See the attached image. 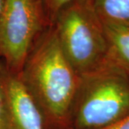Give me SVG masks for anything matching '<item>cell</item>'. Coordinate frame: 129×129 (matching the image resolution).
I'll return each mask as SVG.
<instances>
[{
    "instance_id": "7a4b0ae2",
    "label": "cell",
    "mask_w": 129,
    "mask_h": 129,
    "mask_svg": "<svg viewBox=\"0 0 129 129\" xmlns=\"http://www.w3.org/2000/svg\"><path fill=\"white\" fill-rule=\"evenodd\" d=\"M129 113V73L109 55L81 76L70 129H99Z\"/></svg>"
},
{
    "instance_id": "277c9868",
    "label": "cell",
    "mask_w": 129,
    "mask_h": 129,
    "mask_svg": "<svg viewBox=\"0 0 129 129\" xmlns=\"http://www.w3.org/2000/svg\"><path fill=\"white\" fill-rule=\"evenodd\" d=\"M51 25L44 0H3L0 65L20 78L34 41Z\"/></svg>"
},
{
    "instance_id": "9c48e42d",
    "label": "cell",
    "mask_w": 129,
    "mask_h": 129,
    "mask_svg": "<svg viewBox=\"0 0 129 129\" xmlns=\"http://www.w3.org/2000/svg\"><path fill=\"white\" fill-rule=\"evenodd\" d=\"M99 129H129V113L112 124Z\"/></svg>"
},
{
    "instance_id": "30bf717a",
    "label": "cell",
    "mask_w": 129,
    "mask_h": 129,
    "mask_svg": "<svg viewBox=\"0 0 129 129\" xmlns=\"http://www.w3.org/2000/svg\"><path fill=\"white\" fill-rule=\"evenodd\" d=\"M4 92H3V87L0 81V129H1L3 115H4Z\"/></svg>"
},
{
    "instance_id": "8fae6325",
    "label": "cell",
    "mask_w": 129,
    "mask_h": 129,
    "mask_svg": "<svg viewBox=\"0 0 129 129\" xmlns=\"http://www.w3.org/2000/svg\"><path fill=\"white\" fill-rule=\"evenodd\" d=\"M2 4H3V0H0V11H1V8H2Z\"/></svg>"
},
{
    "instance_id": "3957f363",
    "label": "cell",
    "mask_w": 129,
    "mask_h": 129,
    "mask_svg": "<svg viewBox=\"0 0 129 129\" xmlns=\"http://www.w3.org/2000/svg\"><path fill=\"white\" fill-rule=\"evenodd\" d=\"M53 26L65 57L80 76L97 68L108 55L102 22L92 0H73L57 13Z\"/></svg>"
},
{
    "instance_id": "ba28073f",
    "label": "cell",
    "mask_w": 129,
    "mask_h": 129,
    "mask_svg": "<svg viewBox=\"0 0 129 129\" xmlns=\"http://www.w3.org/2000/svg\"><path fill=\"white\" fill-rule=\"evenodd\" d=\"M71 1L73 0H44L46 13L51 24H53L54 18L60 9Z\"/></svg>"
},
{
    "instance_id": "52a82bcc",
    "label": "cell",
    "mask_w": 129,
    "mask_h": 129,
    "mask_svg": "<svg viewBox=\"0 0 129 129\" xmlns=\"http://www.w3.org/2000/svg\"><path fill=\"white\" fill-rule=\"evenodd\" d=\"M103 24L129 25V0H92Z\"/></svg>"
},
{
    "instance_id": "8992f818",
    "label": "cell",
    "mask_w": 129,
    "mask_h": 129,
    "mask_svg": "<svg viewBox=\"0 0 129 129\" xmlns=\"http://www.w3.org/2000/svg\"><path fill=\"white\" fill-rule=\"evenodd\" d=\"M108 55L129 73V25L103 24Z\"/></svg>"
},
{
    "instance_id": "5b68a950",
    "label": "cell",
    "mask_w": 129,
    "mask_h": 129,
    "mask_svg": "<svg viewBox=\"0 0 129 129\" xmlns=\"http://www.w3.org/2000/svg\"><path fill=\"white\" fill-rule=\"evenodd\" d=\"M4 107L1 129H45L42 116L19 77L0 65Z\"/></svg>"
},
{
    "instance_id": "6da1fadb",
    "label": "cell",
    "mask_w": 129,
    "mask_h": 129,
    "mask_svg": "<svg viewBox=\"0 0 129 129\" xmlns=\"http://www.w3.org/2000/svg\"><path fill=\"white\" fill-rule=\"evenodd\" d=\"M20 79L42 116L45 129H70L81 76L65 57L53 24L34 41Z\"/></svg>"
}]
</instances>
